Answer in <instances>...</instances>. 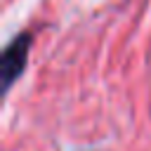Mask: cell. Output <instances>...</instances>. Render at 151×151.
<instances>
[{"instance_id": "6da1fadb", "label": "cell", "mask_w": 151, "mask_h": 151, "mask_svg": "<svg viewBox=\"0 0 151 151\" xmlns=\"http://www.w3.org/2000/svg\"><path fill=\"white\" fill-rule=\"evenodd\" d=\"M28 47H31V35L28 33H21L17 35L2 52V61H0V71H2V85L5 90L19 78V73L24 71L26 66V59H28Z\"/></svg>"}]
</instances>
